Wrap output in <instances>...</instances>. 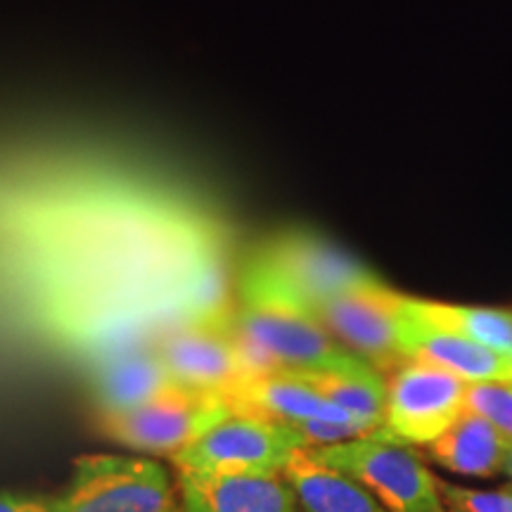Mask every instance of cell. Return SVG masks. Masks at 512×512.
<instances>
[{"instance_id": "cell-7", "label": "cell", "mask_w": 512, "mask_h": 512, "mask_svg": "<svg viewBox=\"0 0 512 512\" xmlns=\"http://www.w3.org/2000/svg\"><path fill=\"white\" fill-rule=\"evenodd\" d=\"M155 351L171 380L181 387L228 399L249 380L235 344V309L169 328L159 335Z\"/></svg>"}, {"instance_id": "cell-21", "label": "cell", "mask_w": 512, "mask_h": 512, "mask_svg": "<svg viewBox=\"0 0 512 512\" xmlns=\"http://www.w3.org/2000/svg\"><path fill=\"white\" fill-rule=\"evenodd\" d=\"M505 470L512 477V444H508V453H505Z\"/></svg>"}, {"instance_id": "cell-12", "label": "cell", "mask_w": 512, "mask_h": 512, "mask_svg": "<svg viewBox=\"0 0 512 512\" xmlns=\"http://www.w3.org/2000/svg\"><path fill=\"white\" fill-rule=\"evenodd\" d=\"M155 347H126L102 356L93 370V396L100 415L124 413L174 387Z\"/></svg>"}, {"instance_id": "cell-10", "label": "cell", "mask_w": 512, "mask_h": 512, "mask_svg": "<svg viewBox=\"0 0 512 512\" xmlns=\"http://www.w3.org/2000/svg\"><path fill=\"white\" fill-rule=\"evenodd\" d=\"M399 344L403 358L434 363L470 384L512 382V358L430 323L411 297H406L401 309Z\"/></svg>"}, {"instance_id": "cell-13", "label": "cell", "mask_w": 512, "mask_h": 512, "mask_svg": "<svg viewBox=\"0 0 512 512\" xmlns=\"http://www.w3.org/2000/svg\"><path fill=\"white\" fill-rule=\"evenodd\" d=\"M228 401L235 413L275 422H363L356 420L354 415L344 413L335 403L320 396L316 389H311L309 384L294 377L292 373H285V370L283 373L256 377V380L240 384L235 392L228 394Z\"/></svg>"}, {"instance_id": "cell-16", "label": "cell", "mask_w": 512, "mask_h": 512, "mask_svg": "<svg viewBox=\"0 0 512 512\" xmlns=\"http://www.w3.org/2000/svg\"><path fill=\"white\" fill-rule=\"evenodd\" d=\"M287 373V370H285ZM294 377L316 389L320 396H325L344 413L354 415L356 420L384 422V408H387V382L380 370H375L370 363H358L347 370H325V373H292Z\"/></svg>"}, {"instance_id": "cell-17", "label": "cell", "mask_w": 512, "mask_h": 512, "mask_svg": "<svg viewBox=\"0 0 512 512\" xmlns=\"http://www.w3.org/2000/svg\"><path fill=\"white\" fill-rule=\"evenodd\" d=\"M415 306L430 323L458 332L496 354L512 358V311L479 309V306H453L415 299Z\"/></svg>"}, {"instance_id": "cell-11", "label": "cell", "mask_w": 512, "mask_h": 512, "mask_svg": "<svg viewBox=\"0 0 512 512\" xmlns=\"http://www.w3.org/2000/svg\"><path fill=\"white\" fill-rule=\"evenodd\" d=\"M185 512H299L283 475H209L178 470Z\"/></svg>"}, {"instance_id": "cell-3", "label": "cell", "mask_w": 512, "mask_h": 512, "mask_svg": "<svg viewBox=\"0 0 512 512\" xmlns=\"http://www.w3.org/2000/svg\"><path fill=\"white\" fill-rule=\"evenodd\" d=\"M318 463L363 484L389 512H444L437 482L411 448L363 437L309 448Z\"/></svg>"}, {"instance_id": "cell-4", "label": "cell", "mask_w": 512, "mask_h": 512, "mask_svg": "<svg viewBox=\"0 0 512 512\" xmlns=\"http://www.w3.org/2000/svg\"><path fill=\"white\" fill-rule=\"evenodd\" d=\"M467 411V382L434 363L406 358L387 382L384 422L377 439L392 444L437 441Z\"/></svg>"}, {"instance_id": "cell-8", "label": "cell", "mask_w": 512, "mask_h": 512, "mask_svg": "<svg viewBox=\"0 0 512 512\" xmlns=\"http://www.w3.org/2000/svg\"><path fill=\"white\" fill-rule=\"evenodd\" d=\"M406 297L382 280L354 287L313 309L318 323L380 373H394L406 358L399 344V320Z\"/></svg>"}, {"instance_id": "cell-20", "label": "cell", "mask_w": 512, "mask_h": 512, "mask_svg": "<svg viewBox=\"0 0 512 512\" xmlns=\"http://www.w3.org/2000/svg\"><path fill=\"white\" fill-rule=\"evenodd\" d=\"M53 498L19 491H0V512H50Z\"/></svg>"}, {"instance_id": "cell-18", "label": "cell", "mask_w": 512, "mask_h": 512, "mask_svg": "<svg viewBox=\"0 0 512 512\" xmlns=\"http://www.w3.org/2000/svg\"><path fill=\"white\" fill-rule=\"evenodd\" d=\"M467 411L489 420L512 444V382L467 384Z\"/></svg>"}, {"instance_id": "cell-9", "label": "cell", "mask_w": 512, "mask_h": 512, "mask_svg": "<svg viewBox=\"0 0 512 512\" xmlns=\"http://www.w3.org/2000/svg\"><path fill=\"white\" fill-rule=\"evenodd\" d=\"M259 256L311 313L337 294L380 280L344 249L306 230L280 235L259 249Z\"/></svg>"}, {"instance_id": "cell-5", "label": "cell", "mask_w": 512, "mask_h": 512, "mask_svg": "<svg viewBox=\"0 0 512 512\" xmlns=\"http://www.w3.org/2000/svg\"><path fill=\"white\" fill-rule=\"evenodd\" d=\"M233 413L223 394L174 384L133 411L100 415V422L107 437L121 446L176 456Z\"/></svg>"}, {"instance_id": "cell-1", "label": "cell", "mask_w": 512, "mask_h": 512, "mask_svg": "<svg viewBox=\"0 0 512 512\" xmlns=\"http://www.w3.org/2000/svg\"><path fill=\"white\" fill-rule=\"evenodd\" d=\"M238 294V328L271 354L287 373H325L363 363V358L335 342L309 306L287 290L259 254L242 268Z\"/></svg>"}, {"instance_id": "cell-15", "label": "cell", "mask_w": 512, "mask_h": 512, "mask_svg": "<svg viewBox=\"0 0 512 512\" xmlns=\"http://www.w3.org/2000/svg\"><path fill=\"white\" fill-rule=\"evenodd\" d=\"M508 441L484 420L482 415L465 411L456 425L430 444V456L446 470L465 477H496L505 467Z\"/></svg>"}, {"instance_id": "cell-6", "label": "cell", "mask_w": 512, "mask_h": 512, "mask_svg": "<svg viewBox=\"0 0 512 512\" xmlns=\"http://www.w3.org/2000/svg\"><path fill=\"white\" fill-rule=\"evenodd\" d=\"M302 448L304 439L287 422L233 413L171 460L178 470L209 475H283Z\"/></svg>"}, {"instance_id": "cell-19", "label": "cell", "mask_w": 512, "mask_h": 512, "mask_svg": "<svg viewBox=\"0 0 512 512\" xmlns=\"http://www.w3.org/2000/svg\"><path fill=\"white\" fill-rule=\"evenodd\" d=\"M448 501L456 505L458 512H512V491H475L460 486L441 484Z\"/></svg>"}, {"instance_id": "cell-14", "label": "cell", "mask_w": 512, "mask_h": 512, "mask_svg": "<svg viewBox=\"0 0 512 512\" xmlns=\"http://www.w3.org/2000/svg\"><path fill=\"white\" fill-rule=\"evenodd\" d=\"M283 477L292 486L302 512H389L356 479L318 463L309 448L294 453Z\"/></svg>"}, {"instance_id": "cell-2", "label": "cell", "mask_w": 512, "mask_h": 512, "mask_svg": "<svg viewBox=\"0 0 512 512\" xmlns=\"http://www.w3.org/2000/svg\"><path fill=\"white\" fill-rule=\"evenodd\" d=\"M50 512H185L162 463L93 453L74 460L67 491Z\"/></svg>"}]
</instances>
